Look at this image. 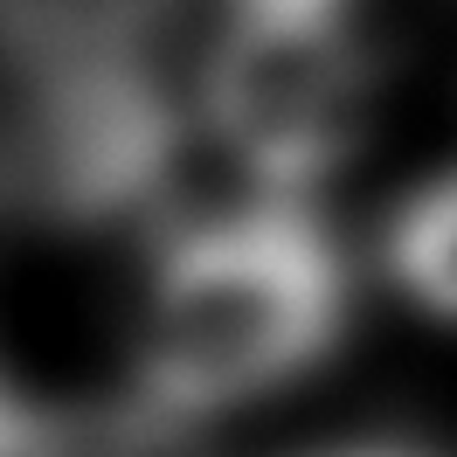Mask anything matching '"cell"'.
Masks as SVG:
<instances>
[{
  "label": "cell",
  "mask_w": 457,
  "mask_h": 457,
  "mask_svg": "<svg viewBox=\"0 0 457 457\" xmlns=\"http://www.w3.org/2000/svg\"><path fill=\"white\" fill-rule=\"evenodd\" d=\"M346 326V263L333 236L263 195L250 208H201L167 228L139 326V395L187 423L278 388L333 353Z\"/></svg>",
  "instance_id": "obj_1"
},
{
  "label": "cell",
  "mask_w": 457,
  "mask_h": 457,
  "mask_svg": "<svg viewBox=\"0 0 457 457\" xmlns=\"http://www.w3.org/2000/svg\"><path fill=\"white\" fill-rule=\"evenodd\" d=\"M35 451H42V416L0 381V457H35Z\"/></svg>",
  "instance_id": "obj_4"
},
{
  "label": "cell",
  "mask_w": 457,
  "mask_h": 457,
  "mask_svg": "<svg viewBox=\"0 0 457 457\" xmlns=\"http://www.w3.org/2000/svg\"><path fill=\"white\" fill-rule=\"evenodd\" d=\"M346 457H409V451H346Z\"/></svg>",
  "instance_id": "obj_5"
},
{
  "label": "cell",
  "mask_w": 457,
  "mask_h": 457,
  "mask_svg": "<svg viewBox=\"0 0 457 457\" xmlns=\"http://www.w3.org/2000/svg\"><path fill=\"white\" fill-rule=\"evenodd\" d=\"M208 145L257 195H305L353 160L374 112V62L353 14L236 7L215 21L195 70Z\"/></svg>",
  "instance_id": "obj_2"
},
{
  "label": "cell",
  "mask_w": 457,
  "mask_h": 457,
  "mask_svg": "<svg viewBox=\"0 0 457 457\" xmlns=\"http://www.w3.org/2000/svg\"><path fill=\"white\" fill-rule=\"evenodd\" d=\"M388 263L402 291L436 319H457V173L409 201L388 228Z\"/></svg>",
  "instance_id": "obj_3"
}]
</instances>
